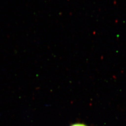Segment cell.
I'll use <instances>...</instances> for the list:
<instances>
[{
	"label": "cell",
	"mask_w": 126,
	"mask_h": 126,
	"mask_svg": "<svg viewBox=\"0 0 126 126\" xmlns=\"http://www.w3.org/2000/svg\"><path fill=\"white\" fill-rule=\"evenodd\" d=\"M87 126L85 124H82V123H76V124H73L72 126Z\"/></svg>",
	"instance_id": "1"
}]
</instances>
